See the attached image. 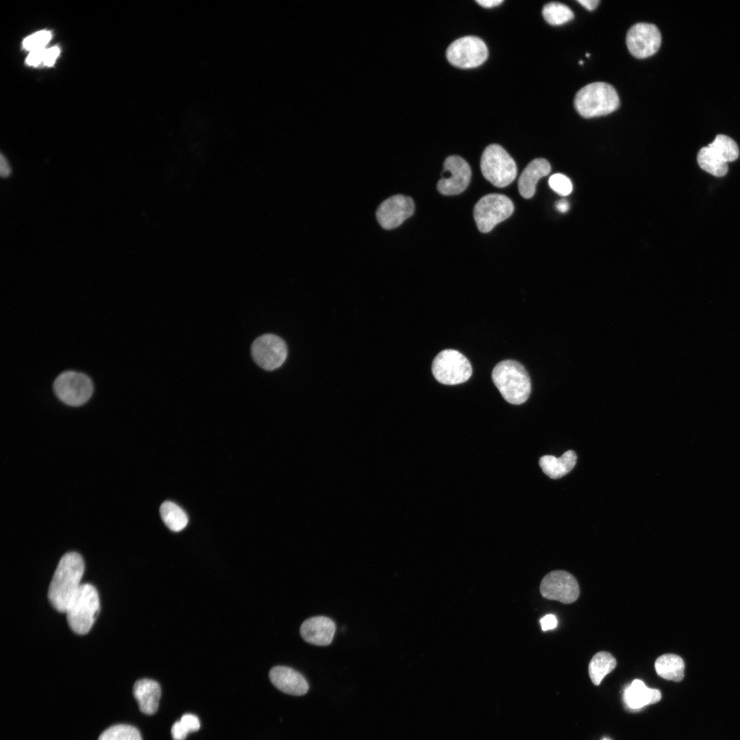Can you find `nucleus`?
I'll return each instance as SVG.
<instances>
[{"label": "nucleus", "mask_w": 740, "mask_h": 740, "mask_svg": "<svg viewBox=\"0 0 740 740\" xmlns=\"http://www.w3.org/2000/svg\"><path fill=\"white\" fill-rule=\"evenodd\" d=\"M84 563L76 552L65 554L60 560L48 590V599L59 612L65 613L82 583Z\"/></svg>", "instance_id": "f257e3e1"}, {"label": "nucleus", "mask_w": 740, "mask_h": 740, "mask_svg": "<svg viewBox=\"0 0 740 740\" xmlns=\"http://www.w3.org/2000/svg\"><path fill=\"white\" fill-rule=\"evenodd\" d=\"M492 380L510 404H523L530 395V376L524 367L515 360H506L497 363L493 369Z\"/></svg>", "instance_id": "f03ea898"}, {"label": "nucleus", "mask_w": 740, "mask_h": 740, "mask_svg": "<svg viewBox=\"0 0 740 740\" xmlns=\"http://www.w3.org/2000/svg\"><path fill=\"white\" fill-rule=\"evenodd\" d=\"M619 106L617 91L610 84L595 82L580 88L574 98V107L584 118L604 116L615 111Z\"/></svg>", "instance_id": "7ed1b4c3"}, {"label": "nucleus", "mask_w": 740, "mask_h": 740, "mask_svg": "<svg viewBox=\"0 0 740 740\" xmlns=\"http://www.w3.org/2000/svg\"><path fill=\"white\" fill-rule=\"evenodd\" d=\"M99 608L97 589L90 584H82L65 611L71 629L78 634L88 633L99 614Z\"/></svg>", "instance_id": "20e7f679"}, {"label": "nucleus", "mask_w": 740, "mask_h": 740, "mask_svg": "<svg viewBox=\"0 0 740 740\" xmlns=\"http://www.w3.org/2000/svg\"><path fill=\"white\" fill-rule=\"evenodd\" d=\"M480 169L483 176L499 188L509 185L517 175L514 160L497 144H491L485 148L480 159Z\"/></svg>", "instance_id": "39448f33"}, {"label": "nucleus", "mask_w": 740, "mask_h": 740, "mask_svg": "<svg viewBox=\"0 0 740 740\" xmlns=\"http://www.w3.org/2000/svg\"><path fill=\"white\" fill-rule=\"evenodd\" d=\"M432 371L435 379L441 384L455 385L467 381L472 374L469 360L455 349H445L434 358Z\"/></svg>", "instance_id": "423d86ee"}, {"label": "nucleus", "mask_w": 740, "mask_h": 740, "mask_svg": "<svg viewBox=\"0 0 740 740\" xmlns=\"http://www.w3.org/2000/svg\"><path fill=\"white\" fill-rule=\"evenodd\" d=\"M513 211L514 205L510 198L502 194L491 193L482 197L476 203L473 217L478 230L486 233L508 218Z\"/></svg>", "instance_id": "0eeeda50"}, {"label": "nucleus", "mask_w": 740, "mask_h": 740, "mask_svg": "<svg viewBox=\"0 0 740 740\" xmlns=\"http://www.w3.org/2000/svg\"><path fill=\"white\" fill-rule=\"evenodd\" d=\"M55 394L64 404L78 406L85 404L93 392V384L86 374L74 371L60 373L53 384Z\"/></svg>", "instance_id": "6e6552de"}, {"label": "nucleus", "mask_w": 740, "mask_h": 740, "mask_svg": "<svg viewBox=\"0 0 740 740\" xmlns=\"http://www.w3.org/2000/svg\"><path fill=\"white\" fill-rule=\"evenodd\" d=\"M485 42L476 36H465L452 42L447 48L446 57L452 65L461 69L475 68L488 57Z\"/></svg>", "instance_id": "1a4fd4ad"}, {"label": "nucleus", "mask_w": 740, "mask_h": 740, "mask_svg": "<svg viewBox=\"0 0 740 740\" xmlns=\"http://www.w3.org/2000/svg\"><path fill=\"white\" fill-rule=\"evenodd\" d=\"M287 351L284 340L272 334L258 337L251 347V356L255 362L267 371L279 368L286 358Z\"/></svg>", "instance_id": "9d476101"}, {"label": "nucleus", "mask_w": 740, "mask_h": 740, "mask_svg": "<svg viewBox=\"0 0 740 740\" xmlns=\"http://www.w3.org/2000/svg\"><path fill=\"white\" fill-rule=\"evenodd\" d=\"M540 592L546 599L570 604L578 599L580 587L573 575L565 571L556 570L543 578Z\"/></svg>", "instance_id": "9b49d317"}, {"label": "nucleus", "mask_w": 740, "mask_h": 740, "mask_svg": "<svg viewBox=\"0 0 740 740\" xmlns=\"http://www.w3.org/2000/svg\"><path fill=\"white\" fill-rule=\"evenodd\" d=\"M661 35L658 27L651 23H638L626 34V45L630 53L637 58H645L658 51Z\"/></svg>", "instance_id": "f8f14e48"}, {"label": "nucleus", "mask_w": 740, "mask_h": 740, "mask_svg": "<svg viewBox=\"0 0 740 740\" xmlns=\"http://www.w3.org/2000/svg\"><path fill=\"white\" fill-rule=\"evenodd\" d=\"M442 177L437 183V189L444 195H458L468 186L471 170L468 163L458 156L447 157L443 164Z\"/></svg>", "instance_id": "ddd939ff"}, {"label": "nucleus", "mask_w": 740, "mask_h": 740, "mask_svg": "<svg viewBox=\"0 0 740 740\" xmlns=\"http://www.w3.org/2000/svg\"><path fill=\"white\" fill-rule=\"evenodd\" d=\"M414 211L415 204L412 198L395 195L380 204L376 210V218L384 229L392 230L411 217Z\"/></svg>", "instance_id": "4468645a"}, {"label": "nucleus", "mask_w": 740, "mask_h": 740, "mask_svg": "<svg viewBox=\"0 0 740 740\" xmlns=\"http://www.w3.org/2000/svg\"><path fill=\"white\" fill-rule=\"evenodd\" d=\"M336 631L332 619L325 616H315L305 620L300 627L302 639L318 646L330 645Z\"/></svg>", "instance_id": "2eb2a0df"}, {"label": "nucleus", "mask_w": 740, "mask_h": 740, "mask_svg": "<svg viewBox=\"0 0 740 740\" xmlns=\"http://www.w3.org/2000/svg\"><path fill=\"white\" fill-rule=\"evenodd\" d=\"M272 684L280 691L293 695H302L308 691V683L304 676L293 668L275 666L269 671Z\"/></svg>", "instance_id": "dca6fc26"}, {"label": "nucleus", "mask_w": 740, "mask_h": 740, "mask_svg": "<svg viewBox=\"0 0 740 740\" xmlns=\"http://www.w3.org/2000/svg\"><path fill=\"white\" fill-rule=\"evenodd\" d=\"M551 171V166L544 158H536L532 160L522 171L518 180V189L520 195L526 199L533 197L539 180L547 175Z\"/></svg>", "instance_id": "f3484780"}, {"label": "nucleus", "mask_w": 740, "mask_h": 740, "mask_svg": "<svg viewBox=\"0 0 740 740\" xmlns=\"http://www.w3.org/2000/svg\"><path fill=\"white\" fill-rule=\"evenodd\" d=\"M133 693L142 713L153 715L157 711L161 695L158 682L147 678L138 680L134 683Z\"/></svg>", "instance_id": "a211bd4d"}, {"label": "nucleus", "mask_w": 740, "mask_h": 740, "mask_svg": "<svg viewBox=\"0 0 740 740\" xmlns=\"http://www.w3.org/2000/svg\"><path fill=\"white\" fill-rule=\"evenodd\" d=\"M661 698L658 689L648 688L644 682L634 679L624 691V701L630 709H639L658 702Z\"/></svg>", "instance_id": "6ab92c4d"}, {"label": "nucleus", "mask_w": 740, "mask_h": 740, "mask_svg": "<svg viewBox=\"0 0 740 740\" xmlns=\"http://www.w3.org/2000/svg\"><path fill=\"white\" fill-rule=\"evenodd\" d=\"M577 456L572 450H568L560 458L546 455L539 459V465L547 476L558 479L570 472L576 465Z\"/></svg>", "instance_id": "aec40b11"}, {"label": "nucleus", "mask_w": 740, "mask_h": 740, "mask_svg": "<svg viewBox=\"0 0 740 740\" xmlns=\"http://www.w3.org/2000/svg\"><path fill=\"white\" fill-rule=\"evenodd\" d=\"M655 669L661 678L680 682L684 678V663L682 658L674 654H665L655 661Z\"/></svg>", "instance_id": "412c9836"}, {"label": "nucleus", "mask_w": 740, "mask_h": 740, "mask_svg": "<svg viewBox=\"0 0 740 740\" xmlns=\"http://www.w3.org/2000/svg\"><path fill=\"white\" fill-rule=\"evenodd\" d=\"M616 664L615 658L609 652L595 654L589 665V674L592 682L599 685L604 676L615 669Z\"/></svg>", "instance_id": "4be33fe9"}, {"label": "nucleus", "mask_w": 740, "mask_h": 740, "mask_svg": "<svg viewBox=\"0 0 740 740\" xmlns=\"http://www.w3.org/2000/svg\"><path fill=\"white\" fill-rule=\"evenodd\" d=\"M161 518L165 525L173 532L182 530L188 522L186 513L176 504L166 501L160 508Z\"/></svg>", "instance_id": "5701e85b"}, {"label": "nucleus", "mask_w": 740, "mask_h": 740, "mask_svg": "<svg viewBox=\"0 0 740 740\" xmlns=\"http://www.w3.org/2000/svg\"><path fill=\"white\" fill-rule=\"evenodd\" d=\"M697 161L702 169L714 176L722 177L728 173V163L722 160L708 146L699 150Z\"/></svg>", "instance_id": "b1692460"}, {"label": "nucleus", "mask_w": 740, "mask_h": 740, "mask_svg": "<svg viewBox=\"0 0 740 740\" xmlns=\"http://www.w3.org/2000/svg\"><path fill=\"white\" fill-rule=\"evenodd\" d=\"M708 147L726 163L736 160L739 156V149L736 142L724 134L717 135L715 140L708 144Z\"/></svg>", "instance_id": "393cba45"}, {"label": "nucleus", "mask_w": 740, "mask_h": 740, "mask_svg": "<svg viewBox=\"0 0 740 740\" xmlns=\"http://www.w3.org/2000/svg\"><path fill=\"white\" fill-rule=\"evenodd\" d=\"M542 14L545 21L552 25H563L574 18L572 10L567 5L559 2L545 4L543 8Z\"/></svg>", "instance_id": "a878e982"}, {"label": "nucleus", "mask_w": 740, "mask_h": 740, "mask_svg": "<svg viewBox=\"0 0 740 740\" xmlns=\"http://www.w3.org/2000/svg\"><path fill=\"white\" fill-rule=\"evenodd\" d=\"M98 740H143L139 730L127 724H116L104 730Z\"/></svg>", "instance_id": "bb28decb"}, {"label": "nucleus", "mask_w": 740, "mask_h": 740, "mask_svg": "<svg viewBox=\"0 0 740 740\" xmlns=\"http://www.w3.org/2000/svg\"><path fill=\"white\" fill-rule=\"evenodd\" d=\"M548 184L554 192L561 196H567L572 191L571 182L562 173H555L550 176Z\"/></svg>", "instance_id": "cd10ccee"}, {"label": "nucleus", "mask_w": 740, "mask_h": 740, "mask_svg": "<svg viewBox=\"0 0 740 740\" xmlns=\"http://www.w3.org/2000/svg\"><path fill=\"white\" fill-rule=\"evenodd\" d=\"M51 33L49 31H40L27 37L23 42L25 49L34 50L43 47L50 40Z\"/></svg>", "instance_id": "c85d7f7f"}, {"label": "nucleus", "mask_w": 740, "mask_h": 740, "mask_svg": "<svg viewBox=\"0 0 740 740\" xmlns=\"http://www.w3.org/2000/svg\"><path fill=\"white\" fill-rule=\"evenodd\" d=\"M180 722L188 733L197 731L200 728L199 719L193 714L186 713L183 715Z\"/></svg>", "instance_id": "c756f323"}, {"label": "nucleus", "mask_w": 740, "mask_h": 740, "mask_svg": "<svg viewBox=\"0 0 740 740\" xmlns=\"http://www.w3.org/2000/svg\"><path fill=\"white\" fill-rule=\"evenodd\" d=\"M45 52V49L44 48L32 50L26 59L27 64L31 66H37L43 62Z\"/></svg>", "instance_id": "7c9ffc66"}, {"label": "nucleus", "mask_w": 740, "mask_h": 740, "mask_svg": "<svg viewBox=\"0 0 740 740\" xmlns=\"http://www.w3.org/2000/svg\"><path fill=\"white\" fill-rule=\"evenodd\" d=\"M171 736L173 740H184L188 732L184 729L180 721L175 722L171 727Z\"/></svg>", "instance_id": "2f4dec72"}, {"label": "nucleus", "mask_w": 740, "mask_h": 740, "mask_svg": "<svg viewBox=\"0 0 740 740\" xmlns=\"http://www.w3.org/2000/svg\"><path fill=\"white\" fill-rule=\"evenodd\" d=\"M59 53L60 48L57 46L45 49L43 64L46 66L53 65Z\"/></svg>", "instance_id": "473e14b6"}, {"label": "nucleus", "mask_w": 740, "mask_h": 740, "mask_svg": "<svg viewBox=\"0 0 740 740\" xmlns=\"http://www.w3.org/2000/svg\"><path fill=\"white\" fill-rule=\"evenodd\" d=\"M540 623L541 628L543 631L548 630H552L557 626V619L555 615L552 614H547L541 619Z\"/></svg>", "instance_id": "72a5a7b5"}, {"label": "nucleus", "mask_w": 740, "mask_h": 740, "mask_svg": "<svg viewBox=\"0 0 740 740\" xmlns=\"http://www.w3.org/2000/svg\"><path fill=\"white\" fill-rule=\"evenodd\" d=\"M0 169L1 175L3 177H7L11 173L10 167L7 160L1 154L0 158Z\"/></svg>", "instance_id": "f704fd0d"}, {"label": "nucleus", "mask_w": 740, "mask_h": 740, "mask_svg": "<svg viewBox=\"0 0 740 740\" xmlns=\"http://www.w3.org/2000/svg\"><path fill=\"white\" fill-rule=\"evenodd\" d=\"M480 5L485 8H491L499 5L504 2L503 0H476Z\"/></svg>", "instance_id": "c9c22d12"}, {"label": "nucleus", "mask_w": 740, "mask_h": 740, "mask_svg": "<svg viewBox=\"0 0 740 740\" xmlns=\"http://www.w3.org/2000/svg\"><path fill=\"white\" fill-rule=\"evenodd\" d=\"M577 1L590 11L595 9L599 3L598 0H578Z\"/></svg>", "instance_id": "e433bc0d"}, {"label": "nucleus", "mask_w": 740, "mask_h": 740, "mask_svg": "<svg viewBox=\"0 0 740 740\" xmlns=\"http://www.w3.org/2000/svg\"><path fill=\"white\" fill-rule=\"evenodd\" d=\"M556 208L559 212H560L562 213H564V212H566L569 210V204L566 200L562 199V200H560V201L556 202Z\"/></svg>", "instance_id": "4c0bfd02"}, {"label": "nucleus", "mask_w": 740, "mask_h": 740, "mask_svg": "<svg viewBox=\"0 0 740 740\" xmlns=\"http://www.w3.org/2000/svg\"><path fill=\"white\" fill-rule=\"evenodd\" d=\"M603 740H610V739H604Z\"/></svg>", "instance_id": "58836bf2"}]
</instances>
